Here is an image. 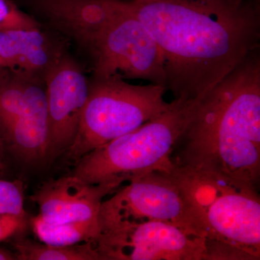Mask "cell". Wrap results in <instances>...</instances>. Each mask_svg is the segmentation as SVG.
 <instances>
[{
    "instance_id": "obj_13",
    "label": "cell",
    "mask_w": 260,
    "mask_h": 260,
    "mask_svg": "<svg viewBox=\"0 0 260 260\" xmlns=\"http://www.w3.org/2000/svg\"><path fill=\"white\" fill-rule=\"evenodd\" d=\"M30 222L39 240L49 245L68 246L88 242L94 244L101 233L99 220L51 223L37 215L30 219Z\"/></svg>"
},
{
    "instance_id": "obj_6",
    "label": "cell",
    "mask_w": 260,
    "mask_h": 260,
    "mask_svg": "<svg viewBox=\"0 0 260 260\" xmlns=\"http://www.w3.org/2000/svg\"><path fill=\"white\" fill-rule=\"evenodd\" d=\"M167 90L160 84L135 85L121 78H93L67 158L76 162L95 148L161 114L170 104L164 100Z\"/></svg>"
},
{
    "instance_id": "obj_14",
    "label": "cell",
    "mask_w": 260,
    "mask_h": 260,
    "mask_svg": "<svg viewBox=\"0 0 260 260\" xmlns=\"http://www.w3.org/2000/svg\"><path fill=\"white\" fill-rule=\"evenodd\" d=\"M18 260H101L93 243L49 245L21 239L15 243Z\"/></svg>"
},
{
    "instance_id": "obj_1",
    "label": "cell",
    "mask_w": 260,
    "mask_h": 260,
    "mask_svg": "<svg viewBox=\"0 0 260 260\" xmlns=\"http://www.w3.org/2000/svg\"><path fill=\"white\" fill-rule=\"evenodd\" d=\"M148 29L174 99L204 96L258 51L259 0H119Z\"/></svg>"
},
{
    "instance_id": "obj_21",
    "label": "cell",
    "mask_w": 260,
    "mask_h": 260,
    "mask_svg": "<svg viewBox=\"0 0 260 260\" xmlns=\"http://www.w3.org/2000/svg\"><path fill=\"white\" fill-rule=\"evenodd\" d=\"M0 177H3V175H2V174H0Z\"/></svg>"
},
{
    "instance_id": "obj_12",
    "label": "cell",
    "mask_w": 260,
    "mask_h": 260,
    "mask_svg": "<svg viewBox=\"0 0 260 260\" xmlns=\"http://www.w3.org/2000/svg\"><path fill=\"white\" fill-rule=\"evenodd\" d=\"M61 56L40 28L0 30V56L10 70L39 77Z\"/></svg>"
},
{
    "instance_id": "obj_3",
    "label": "cell",
    "mask_w": 260,
    "mask_h": 260,
    "mask_svg": "<svg viewBox=\"0 0 260 260\" xmlns=\"http://www.w3.org/2000/svg\"><path fill=\"white\" fill-rule=\"evenodd\" d=\"M30 2L86 51L93 63V78L142 80L166 86L160 48L144 24L119 0Z\"/></svg>"
},
{
    "instance_id": "obj_16",
    "label": "cell",
    "mask_w": 260,
    "mask_h": 260,
    "mask_svg": "<svg viewBox=\"0 0 260 260\" xmlns=\"http://www.w3.org/2000/svg\"><path fill=\"white\" fill-rule=\"evenodd\" d=\"M37 20L20 10L11 0H0V30L39 28Z\"/></svg>"
},
{
    "instance_id": "obj_17",
    "label": "cell",
    "mask_w": 260,
    "mask_h": 260,
    "mask_svg": "<svg viewBox=\"0 0 260 260\" xmlns=\"http://www.w3.org/2000/svg\"><path fill=\"white\" fill-rule=\"evenodd\" d=\"M25 225V218L10 215L0 216V242L20 232Z\"/></svg>"
},
{
    "instance_id": "obj_19",
    "label": "cell",
    "mask_w": 260,
    "mask_h": 260,
    "mask_svg": "<svg viewBox=\"0 0 260 260\" xmlns=\"http://www.w3.org/2000/svg\"><path fill=\"white\" fill-rule=\"evenodd\" d=\"M16 259L15 254H13L9 251L0 248V260H15Z\"/></svg>"
},
{
    "instance_id": "obj_8",
    "label": "cell",
    "mask_w": 260,
    "mask_h": 260,
    "mask_svg": "<svg viewBox=\"0 0 260 260\" xmlns=\"http://www.w3.org/2000/svg\"><path fill=\"white\" fill-rule=\"evenodd\" d=\"M101 260H206L204 238L164 222L122 224L101 231Z\"/></svg>"
},
{
    "instance_id": "obj_4",
    "label": "cell",
    "mask_w": 260,
    "mask_h": 260,
    "mask_svg": "<svg viewBox=\"0 0 260 260\" xmlns=\"http://www.w3.org/2000/svg\"><path fill=\"white\" fill-rule=\"evenodd\" d=\"M169 174L201 227L206 260L238 254L260 259L259 189L185 167L174 165Z\"/></svg>"
},
{
    "instance_id": "obj_10",
    "label": "cell",
    "mask_w": 260,
    "mask_h": 260,
    "mask_svg": "<svg viewBox=\"0 0 260 260\" xmlns=\"http://www.w3.org/2000/svg\"><path fill=\"white\" fill-rule=\"evenodd\" d=\"M110 184H92L73 175L47 181L30 197L40 217L51 223L97 220L104 198L118 190Z\"/></svg>"
},
{
    "instance_id": "obj_7",
    "label": "cell",
    "mask_w": 260,
    "mask_h": 260,
    "mask_svg": "<svg viewBox=\"0 0 260 260\" xmlns=\"http://www.w3.org/2000/svg\"><path fill=\"white\" fill-rule=\"evenodd\" d=\"M100 230L122 224L164 222L203 238L199 223L169 173L153 172L129 181L99 213Z\"/></svg>"
},
{
    "instance_id": "obj_5",
    "label": "cell",
    "mask_w": 260,
    "mask_h": 260,
    "mask_svg": "<svg viewBox=\"0 0 260 260\" xmlns=\"http://www.w3.org/2000/svg\"><path fill=\"white\" fill-rule=\"evenodd\" d=\"M203 97L174 99L157 117L84 155L72 174L88 184L119 189L125 181L150 173H170L176 145Z\"/></svg>"
},
{
    "instance_id": "obj_2",
    "label": "cell",
    "mask_w": 260,
    "mask_h": 260,
    "mask_svg": "<svg viewBox=\"0 0 260 260\" xmlns=\"http://www.w3.org/2000/svg\"><path fill=\"white\" fill-rule=\"evenodd\" d=\"M174 165L213 173L259 189L260 59L258 51L202 98L178 141Z\"/></svg>"
},
{
    "instance_id": "obj_20",
    "label": "cell",
    "mask_w": 260,
    "mask_h": 260,
    "mask_svg": "<svg viewBox=\"0 0 260 260\" xmlns=\"http://www.w3.org/2000/svg\"><path fill=\"white\" fill-rule=\"evenodd\" d=\"M6 70H10L9 68H8V65L6 64V63L5 62L4 60L2 59L1 56H0V73Z\"/></svg>"
},
{
    "instance_id": "obj_18",
    "label": "cell",
    "mask_w": 260,
    "mask_h": 260,
    "mask_svg": "<svg viewBox=\"0 0 260 260\" xmlns=\"http://www.w3.org/2000/svg\"><path fill=\"white\" fill-rule=\"evenodd\" d=\"M6 146H5L4 140L2 136L1 132H0V174L5 177L6 175L8 170V155L7 153Z\"/></svg>"
},
{
    "instance_id": "obj_15",
    "label": "cell",
    "mask_w": 260,
    "mask_h": 260,
    "mask_svg": "<svg viewBox=\"0 0 260 260\" xmlns=\"http://www.w3.org/2000/svg\"><path fill=\"white\" fill-rule=\"evenodd\" d=\"M26 218L24 209V187L20 179L9 181L0 177V216Z\"/></svg>"
},
{
    "instance_id": "obj_11",
    "label": "cell",
    "mask_w": 260,
    "mask_h": 260,
    "mask_svg": "<svg viewBox=\"0 0 260 260\" xmlns=\"http://www.w3.org/2000/svg\"><path fill=\"white\" fill-rule=\"evenodd\" d=\"M49 135L46 87L34 77L25 90L21 112L2 136L7 150L24 162H35L47 159Z\"/></svg>"
},
{
    "instance_id": "obj_9",
    "label": "cell",
    "mask_w": 260,
    "mask_h": 260,
    "mask_svg": "<svg viewBox=\"0 0 260 260\" xmlns=\"http://www.w3.org/2000/svg\"><path fill=\"white\" fill-rule=\"evenodd\" d=\"M49 135L47 159L66 152L74 141L90 83L70 58L61 56L45 75Z\"/></svg>"
}]
</instances>
